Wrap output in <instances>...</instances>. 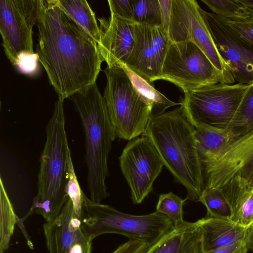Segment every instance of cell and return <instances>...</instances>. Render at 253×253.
Wrapping results in <instances>:
<instances>
[{"label": "cell", "mask_w": 253, "mask_h": 253, "mask_svg": "<svg viewBox=\"0 0 253 253\" xmlns=\"http://www.w3.org/2000/svg\"><path fill=\"white\" fill-rule=\"evenodd\" d=\"M121 169L131 191L133 204H141L153 190L164 164L145 135L129 141L119 157Z\"/></svg>", "instance_id": "obj_10"}, {"label": "cell", "mask_w": 253, "mask_h": 253, "mask_svg": "<svg viewBox=\"0 0 253 253\" xmlns=\"http://www.w3.org/2000/svg\"><path fill=\"white\" fill-rule=\"evenodd\" d=\"M38 54H23L20 56L15 66L20 72L28 75H34L38 71L39 64Z\"/></svg>", "instance_id": "obj_32"}, {"label": "cell", "mask_w": 253, "mask_h": 253, "mask_svg": "<svg viewBox=\"0 0 253 253\" xmlns=\"http://www.w3.org/2000/svg\"><path fill=\"white\" fill-rule=\"evenodd\" d=\"M64 99L58 96L52 117L46 127V138L40 159L38 192L25 216L36 212L46 222L55 218L69 197L66 193L69 149L65 130Z\"/></svg>", "instance_id": "obj_4"}, {"label": "cell", "mask_w": 253, "mask_h": 253, "mask_svg": "<svg viewBox=\"0 0 253 253\" xmlns=\"http://www.w3.org/2000/svg\"><path fill=\"white\" fill-rule=\"evenodd\" d=\"M38 0H1L0 33L5 54L15 66L20 56L33 54V27Z\"/></svg>", "instance_id": "obj_11"}, {"label": "cell", "mask_w": 253, "mask_h": 253, "mask_svg": "<svg viewBox=\"0 0 253 253\" xmlns=\"http://www.w3.org/2000/svg\"><path fill=\"white\" fill-rule=\"evenodd\" d=\"M197 150L203 165L220 150L233 137L227 132L196 128Z\"/></svg>", "instance_id": "obj_23"}, {"label": "cell", "mask_w": 253, "mask_h": 253, "mask_svg": "<svg viewBox=\"0 0 253 253\" xmlns=\"http://www.w3.org/2000/svg\"><path fill=\"white\" fill-rule=\"evenodd\" d=\"M161 80L173 84L184 93L218 83L229 84L204 52L190 41L170 42Z\"/></svg>", "instance_id": "obj_8"}, {"label": "cell", "mask_w": 253, "mask_h": 253, "mask_svg": "<svg viewBox=\"0 0 253 253\" xmlns=\"http://www.w3.org/2000/svg\"><path fill=\"white\" fill-rule=\"evenodd\" d=\"M198 221L204 253L245 241L249 229L228 219L205 217Z\"/></svg>", "instance_id": "obj_17"}, {"label": "cell", "mask_w": 253, "mask_h": 253, "mask_svg": "<svg viewBox=\"0 0 253 253\" xmlns=\"http://www.w3.org/2000/svg\"><path fill=\"white\" fill-rule=\"evenodd\" d=\"M56 3L98 43L100 30L95 14L85 0H55Z\"/></svg>", "instance_id": "obj_21"}, {"label": "cell", "mask_w": 253, "mask_h": 253, "mask_svg": "<svg viewBox=\"0 0 253 253\" xmlns=\"http://www.w3.org/2000/svg\"><path fill=\"white\" fill-rule=\"evenodd\" d=\"M148 248L149 246L142 242L129 239L112 253H145Z\"/></svg>", "instance_id": "obj_33"}, {"label": "cell", "mask_w": 253, "mask_h": 253, "mask_svg": "<svg viewBox=\"0 0 253 253\" xmlns=\"http://www.w3.org/2000/svg\"><path fill=\"white\" fill-rule=\"evenodd\" d=\"M69 98L81 118L85 135V163L89 199L100 204L109 196L105 180L108 157L116 138L106 104L95 83Z\"/></svg>", "instance_id": "obj_3"}, {"label": "cell", "mask_w": 253, "mask_h": 253, "mask_svg": "<svg viewBox=\"0 0 253 253\" xmlns=\"http://www.w3.org/2000/svg\"><path fill=\"white\" fill-rule=\"evenodd\" d=\"M37 54L64 99L96 83L104 61L94 40L56 3L38 0Z\"/></svg>", "instance_id": "obj_1"}, {"label": "cell", "mask_w": 253, "mask_h": 253, "mask_svg": "<svg viewBox=\"0 0 253 253\" xmlns=\"http://www.w3.org/2000/svg\"><path fill=\"white\" fill-rule=\"evenodd\" d=\"M111 13L132 21L133 0H109Z\"/></svg>", "instance_id": "obj_31"}, {"label": "cell", "mask_w": 253, "mask_h": 253, "mask_svg": "<svg viewBox=\"0 0 253 253\" xmlns=\"http://www.w3.org/2000/svg\"><path fill=\"white\" fill-rule=\"evenodd\" d=\"M81 221L83 230L91 241L101 235L113 233L142 242L149 247L174 228L171 220L161 213L129 214L108 205L93 203L85 194Z\"/></svg>", "instance_id": "obj_5"}, {"label": "cell", "mask_w": 253, "mask_h": 253, "mask_svg": "<svg viewBox=\"0 0 253 253\" xmlns=\"http://www.w3.org/2000/svg\"><path fill=\"white\" fill-rule=\"evenodd\" d=\"M198 202L207 209L206 217L230 219L231 209L221 188L204 187Z\"/></svg>", "instance_id": "obj_25"}, {"label": "cell", "mask_w": 253, "mask_h": 253, "mask_svg": "<svg viewBox=\"0 0 253 253\" xmlns=\"http://www.w3.org/2000/svg\"><path fill=\"white\" fill-rule=\"evenodd\" d=\"M245 242L248 250L253 253V226L249 228Z\"/></svg>", "instance_id": "obj_36"}, {"label": "cell", "mask_w": 253, "mask_h": 253, "mask_svg": "<svg viewBox=\"0 0 253 253\" xmlns=\"http://www.w3.org/2000/svg\"><path fill=\"white\" fill-rule=\"evenodd\" d=\"M202 166L204 187L221 188L234 177L245 178L253 169V130L233 138Z\"/></svg>", "instance_id": "obj_12"}, {"label": "cell", "mask_w": 253, "mask_h": 253, "mask_svg": "<svg viewBox=\"0 0 253 253\" xmlns=\"http://www.w3.org/2000/svg\"><path fill=\"white\" fill-rule=\"evenodd\" d=\"M172 0H159L162 16L161 27L168 33Z\"/></svg>", "instance_id": "obj_34"}, {"label": "cell", "mask_w": 253, "mask_h": 253, "mask_svg": "<svg viewBox=\"0 0 253 253\" xmlns=\"http://www.w3.org/2000/svg\"><path fill=\"white\" fill-rule=\"evenodd\" d=\"M145 253H204L198 221H185L149 247Z\"/></svg>", "instance_id": "obj_18"}, {"label": "cell", "mask_w": 253, "mask_h": 253, "mask_svg": "<svg viewBox=\"0 0 253 253\" xmlns=\"http://www.w3.org/2000/svg\"><path fill=\"white\" fill-rule=\"evenodd\" d=\"M170 192L159 195L156 211L168 217L176 228L184 223L183 207L187 200Z\"/></svg>", "instance_id": "obj_28"}, {"label": "cell", "mask_w": 253, "mask_h": 253, "mask_svg": "<svg viewBox=\"0 0 253 253\" xmlns=\"http://www.w3.org/2000/svg\"><path fill=\"white\" fill-rule=\"evenodd\" d=\"M171 41L161 26L134 23V44L126 64L147 81L161 80L164 60Z\"/></svg>", "instance_id": "obj_14"}, {"label": "cell", "mask_w": 253, "mask_h": 253, "mask_svg": "<svg viewBox=\"0 0 253 253\" xmlns=\"http://www.w3.org/2000/svg\"><path fill=\"white\" fill-rule=\"evenodd\" d=\"M253 130V83L249 85L230 122L226 132L233 138Z\"/></svg>", "instance_id": "obj_22"}, {"label": "cell", "mask_w": 253, "mask_h": 253, "mask_svg": "<svg viewBox=\"0 0 253 253\" xmlns=\"http://www.w3.org/2000/svg\"><path fill=\"white\" fill-rule=\"evenodd\" d=\"M0 185V253H3L8 248L18 217L14 212L1 177Z\"/></svg>", "instance_id": "obj_24"}, {"label": "cell", "mask_w": 253, "mask_h": 253, "mask_svg": "<svg viewBox=\"0 0 253 253\" xmlns=\"http://www.w3.org/2000/svg\"><path fill=\"white\" fill-rule=\"evenodd\" d=\"M146 136L174 181L186 189V198L198 202L204 187L203 168L197 150L196 128L180 106L152 117Z\"/></svg>", "instance_id": "obj_2"}, {"label": "cell", "mask_w": 253, "mask_h": 253, "mask_svg": "<svg viewBox=\"0 0 253 253\" xmlns=\"http://www.w3.org/2000/svg\"><path fill=\"white\" fill-rule=\"evenodd\" d=\"M203 13L220 55L239 84L253 83V45L242 38L223 17Z\"/></svg>", "instance_id": "obj_13"}, {"label": "cell", "mask_w": 253, "mask_h": 253, "mask_svg": "<svg viewBox=\"0 0 253 253\" xmlns=\"http://www.w3.org/2000/svg\"><path fill=\"white\" fill-rule=\"evenodd\" d=\"M126 72L133 87L141 99L152 110V117L162 114L169 108L181 105L172 101L157 90L151 83L138 75L126 64H119Z\"/></svg>", "instance_id": "obj_20"}, {"label": "cell", "mask_w": 253, "mask_h": 253, "mask_svg": "<svg viewBox=\"0 0 253 253\" xmlns=\"http://www.w3.org/2000/svg\"><path fill=\"white\" fill-rule=\"evenodd\" d=\"M249 84L218 83L185 93L183 113L195 128L226 132Z\"/></svg>", "instance_id": "obj_7"}, {"label": "cell", "mask_w": 253, "mask_h": 253, "mask_svg": "<svg viewBox=\"0 0 253 253\" xmlns=\"http://www.w3.org/2000/svg\"><path fill=\"white\" fill-rule=\"evenodd\" d=\"M225 19L229 25L242 38L253 45V14L242 20H232L226 18Z\"/></svg>", "instance_id": "obj_30"}, {"label": "cell", "mask_w": 253, "mask_h": 253, "mask_svg": "<svg viewBox=\"0 0 253 253\" xmlns=\"http://www.w3.org/2000/svg\"><path fill=\"white\" fill-rule=\"evenodd\" d=\"M168 34L172 42L195 43L223 74L229 84L235 82L229 67L216 48L203 9L197 1L172 0Z\"/></svg>", "instance_id": "obj_9"}, {"label": "cell", "mask_w": 253, "mask_h": 253, "mask_svg": "<svg viewBox=\"0 0 253 253\" xmlns=\"http://www.w3.org/2000/svg\"><path fill=\"white\" fill-rule=\"evenodd\" d=\"M98 20L97 45L104 61L109 67L125 64L133 47L134 23L111 13L109 18Z\"/></svg>", "instance_id": "obj_16"}, {"label": "cell", "mask_w": 253, "mask_h": 253, "mask_svg": "<svg viewBox=\"0 0 253 253\" xmlns=\"http://www.w3.org/2000/svg\"><path fill=\"white\" fill-rule=\"evenodd\" d=\"M253 226V219L252 222V223H251V225L250 227H251V226Z\"/></svg>", "instance_id": "obj_38"}, {"label": "cell", "mask_w": 253, "mask_h": 253, "mask_svg": "<svg viewBox=\"0 0 253 253\" xmlns=\"http://www.w3.org/2000/svg\"><path fill=\"white\" fill-rule=\"evenodd\" d=\"M213 13L232 20L245 19L251 13L244 0H202Z\"/></svg>", "instance_id": "obj_27"}, {"label": "cell", "mask_w": 253, "mask_h": 253, "mask_svg": "<svg viewBox=\"0 0 253 253\" xmlns=\"http://www.w3.org/2000/svg\"><path fill=\"white\" fill-rule=\"evenodd\" d=\"M104 73L107 84L103 97L116 137L129 141L143 135L152 117L150 107L120 65L107 66Z\"/></svg>", "instance_id": "obj_6"}, {"label": "cell", "mask_w": 253, "mask_h": 253, "mask_svg": "<svg viewBox=\"0 0 253 253\" xmlns=\"http://www.w3.org/2000/svg\"><path fill=\"white\" fill-rule=\"evenodd\" d=\"M43 228L49 253H92V241L84 233L69 198L59 214Z\"/></svg>", "instance_id": "obj_15"}, {"label": "cell", "mask_w": 253, "mask_h": 253, "mask_svg": "<svg viewBox=\"0 0 253 253\" xmlns=\"http://www.w3.org/2000/svg\"><path fill=\"white\" fill-rule=\"evenodd\" d=\"M245 179H246L249 184L253 187V169Z\"/></svg>", "instance_id": "obj_37"}, {"label": "cell", "mask_w": 253, "mask_h": 253, "mask_svg": "<svg viewBox=\"0 0 253 253\" xmlns=\"http://www.w3.org/2000/svg\"><path fill=\"white\" fill-rule=\"evenodd\" d=\"M221 189L231 209L230 219L249 228L253 219V187L245 178L236 176Z\"/></svg>", "instance_id": "obj_19"}, {"label": "cell", "mask_w": 253, "mask_h": 253, "mask_svg": "<svg viewBox=\"0 0 253 253\" xmlns=\"http://www.w3.org/2000/svg\"><path fill=\"white\" fill-rule=\"evenodd\" d=\"M65 191L72 203L75 214L81 218L84 194L82 190L77 179L72 162L71 152L69 154L68 159Z\"/></svg>", "instance_id": "obj_29"}, {"label": "cell", "mask_w": 253, "mask_h": 253, "mask_svg": "<svg viewBox=\"0 0 253 253\" xmlns=\"http://www.w3.org/2000/svg\"><path fill=\"white\" fill-rule=\"evenodd\" d=\"M132 22L161 27L162 16L159 0H133Z\"/></svg>", "instance_id": "obj_26"}, {"label": "cell", "mask_w": 253, "mask_h": 253, "mask_svg": "<svg viewBox=\"0 0 253 253\" xmlns=\"http://www.w3.org/2000/svg\"><path fill=\"white\" fill-rule=\"evenodd\" d=\"M248 251L245 242L243 241L209 253H247Z\"/></svg>", "instance_id": "obj_35"}]
</instances>
